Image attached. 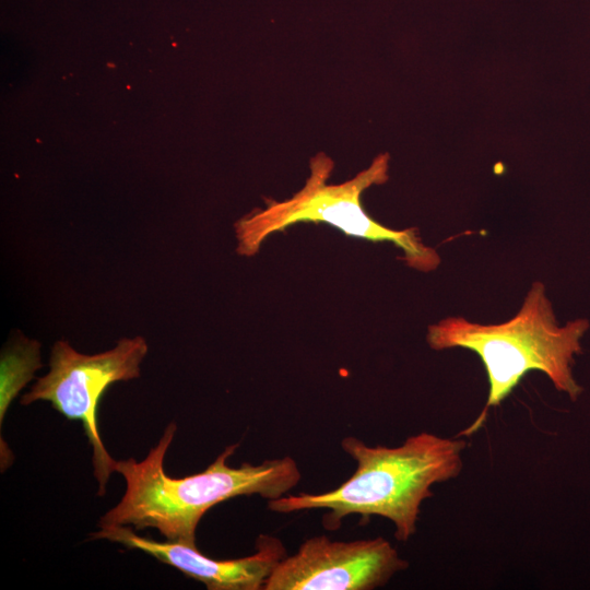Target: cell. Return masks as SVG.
Returning <instances> with one entry per match:
<instances>
[{"mask_svg":"<svg viewBox=\"0 0 590 590\" xmlns=\"http://www.w3.org/2000/svg\"><path fill=\"white\" fill-rule=\"evenodd\" d=\"M463 438L422 432L397 447L368 446L354 436L341 441L356 463L354 473L339 487L321 493L282 496L268 508L290 514L306 509L329 510L327 530H337L343 518L378 516L394 524L397 541L408 542L417 530L421 506L434 493L432 486L458 477L463 469Z\"/></svg>","mask_w":590,"mask_h":590,"instance_id":"6da1fadb","label":"cell"},{"mask_svg":"<svg viewBox=\"0 0 590 590\" xmlns=\"http://www.w3.org/2000/svg\"><path fill=\"white\" fill-rule=\"evenodd\" d=\"M176 432L170 423L160 441L142 461H116L115 472L126 480L120 502L99 520L101 527L155 528L168 541L196 545V530L203 515L216 504L244 495L272 500L294 488L302 479L296 461L285 456L238 468L226 461L238 445L227 446L202 472L170 477L164 458Z\"/></svg>","mask_w":590,"mask_h":590,"instance_id":"7a4b0ae2","label":"cell"},{"mask_svg":"<svg viewBox=\"0 0 590 590\" xmlns=\"http://www.w3.org/2000/svg\"><path fill=\"white\" fill-rule=\"evenodd\" d=\"M589 328L586 319L558 326L541 282L528 291L518 312L502 323L482 324L463 317H448L428 326L426 342L432 350L465 349L482 361L488 380L485 406L474 423L458 436L477 432L488 410L507 399L531 370L543 373L557 391L576 401L582 388L573 375L580 339Z\"/></svg>","mask_w":590,"mask_h":590,"instance_id":"3957f363","label":"cell"},{"mask_svg":"<svg viewBox=\"0 0 590 590\" xmlns=\"http://www.w3.org/2000/svg\"><path fill=\"white\" fill-rule=\"evenodd\" d=\"M389 155L379 154L355 177L341 184H328L333 162L324 153H318L310 161L309 176L302 189L286 200L267 201L263 209L255 210L235 223L237 253L255 256L272 234L299 222H322L349 236L393 244L403 251L402 259L413 269L424 272L437 269L440 257L423 244L415 227L389 228L370 217L361 203L366 189L387 181Z\"/></svg>","mask_w":590,"mask_h":590,"instance_id":"277c9868","label":"cell"},{"mask_svg":"<svg viewBox=\"0 0 590 590\" xmlns=\"http://www.w3.org/2000/svg\"><path fill=\"white\" fill-rule=\"evenodd\" d=\"M148 353L144 338H122L116 346L94 355L81 354L68 341H57L51 350L50 370L37 379L21 403L43 400L70 421H80L93 449L94 475L98 495L115 472L116 461L102 441L97 426V406L114 382L140 376V364Z\"/></svg>","mask_w":590,"mask_h":590,"instance_id":"5b68a950","label":"cell"},{"mask_svg":"<svg viewBox=\"0 0 590 590\" xmlns=\"http://www.w3.org/2000/svg\"><path fill=\"white\" fill-rule=\"evenodd\" d=\"M408 567L409 562L381 536L333 541L317 535L285 556L262 590H374Z\"/></svg>","mask_w":590,"mask_h":590,"instance_id":"8992f818","label":"cell"},{"mask_svg":"<svg viewBox=\"0 0 590 590\" xmlns=\"http://www.w3.org/2000/svg\"><path fill=\"white\" fill-rule=\"evenodd\" d=\"M91 538L105 539L130 550L145 552L203 582L209 590H262L274 568L287 556L282 541L268 534L258 536L253 554L236 559H215L203 555L197 546L143 538L137 535L129 526L101 527Z\"/></svg>","mask_w":590,"mask_h":590,"instance_id":"52a82bcc","label":"cell"}]
</instances>
